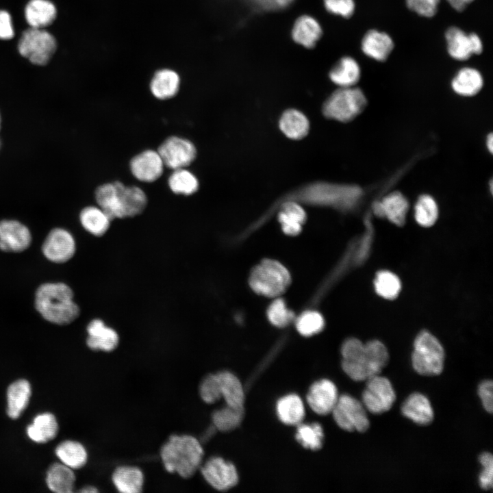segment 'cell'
<instances>
[{"mask_svg": "<svg viewBox=\"0 0 493 493\" xmlns=\"http://www.w3.org/2000/svg\"><path fill=\"white\" fill-rule=\"evenodd\" d=\"M341 354L342 370L356 381L379 375L389 360L386 347L377 340L364 344L356 338L347 339L342 344Z\"/></svg>", "mask_w": 493, "mask_h": 493, "instance_id": "1", "label": "cell"}, {"mask_svg": "<svg viewBox=\"0 0 493 493\" xmlns=\"http://www.w3.org/2000/svg\"><path fill=\"white\" fill-rule=\"evenodd\" d=\"M203 455L201 442L189 434L170 435L160 452L164 468L184 479L192 477L200 468Z\"/></svg>", "mask_w": 493, "mask_h": 493, "instance_id": "2", "label": "cell"}, {"mask_svg": "<svg viewBox=\"0 0 493 493\" xmlns=\"http://www.w3.org/2000/svg\"><path fill=\"white\" fill-rule=\"evenodd\" d=\"M35 307L44 319L60 325L71 323L80 312L73 290L61 282L40 285L35 294Z\"/></svg>", "mask_w": 493, "mask_h": 493, "instance_id": "3", "label": "cell"}, {"mask_svg": "<svg viewBox=\"0 0 493 493\" xmlns=\"http://www.w3.org/2000/svg\"><path fill=\"white\" fill-rule=\"evenodd\" d=\"M290 282V275L285 266L277 261L266 259L251 271L249 284L260 295L273 297L283 293Z\"/></svg>", "mask_w": 493, "mask_h": 493, "instance_id": "4", "label": "cell"}, {"mask_svg": "<svg viewBox=\"0 0 493 493\" xmlns=\"http://www.w3.org/2000/svg\"><path fill=\"white\" fill-rule=\"evenodd\" d=\"M444 351L438 340L428 331L416 338L412 364L416 372L425 376L440 375L444 368Z\"/></svg>", "mask_w": 493, "mask_h": 493, "instance_id": "5", "label": "cell"}, {"mask_svg": "<svg viewBox=\"0 0 493 493\" xmlns=\"http://www.w3.org/2000/svg\"><path fill=\"white\" fill-rule=\"evenodd\" d=\"M362 194L357 186L317 184L307 188L301 197L309 203L346 210L354 206Z\"/></svg>", "mask_w": 493, "mask_h": 493, "instance_id": "6", "label": "cell"}, {"mask_svg": "<svg viewBox=\"0 0 493 493\" xmlns=\"http://www.w3.org/2000/svg\"><path fill=\"white\" fill-rule=\"evenodd\" d=\"M366 104V98L359 88L340 87L325 101L323 113L329 118L347 122L361 114Z\"/></svg>", "mask_w": 493, "mask_h": 493, "instance_id": "7", "label": "cell"}, {"mask_svg": "<svg viewBox=\"0 0 493 493\" xmlns=\"http://www.w3.org/2000/svg\"><path fill=\"white\" fill-rule=\"evenodd\" d=\"M54 36L44 28L29 27L22 34L18 43L19 53L38 66L47 64L56 50Z\"/></svg>", "mask_w": 493, "mask_h": 493, "instance_id": "8", "label": "cell"}, {"mask_svg": "<svg viewBox=\"0 0 493 493\" xmlns=\"http://www.w3.org/2000/svg\"><path fill=\"white\" fill-rule=\"evenodd\" d=\"M339 427L347 431L364 432L370 426L366 408L354 397L342 394L331 412Z\"/></svg>", "mask_w": 493, "mask_h": 493, "instance_id": "9", "label": "cell"}, {"mask_svg": "<svg viewBox=\"0 0 493 493\" xmlns=\"http://www.w3.org/2000/svg\"><path fill=\"white\" fill-rule=\"evenodd\" d=\"M157 151L164 166L172 170L187 168L194 161L197 154V148L191 140L177 136L166 138Z\"/></svg>", "mask_w": 493, "mask_h": 493, "instance_id": "10", "label": "cell"}, {"mask_svg": "<svg viewBox=\"0 0 493 493\" xmlns=\"http://www.w3.org/2000/svg\"><path fill=\"white\" fill-rule=\"evenodd\" d=\"M367 381L362 394L364 407L375 414L388 411L396 400V394L390 380L377 375Z\"/></svg>", "mask_w": 493, "mask_h": 493, "instance_id": "11", "label": "cell"}, {"mask_svg": "<svg viewBox=\"0 0 493 493\" xmlns=\"http://www.w3.org/2000/svg\"><path fill=\"white\" fill-rule=\"evenodd\" d=\"M444 37L447 52L454 60L465 61L483 51L482 40L476 33L468 34L461 28L453 26L446 29Z\"/></svg>", "mask_w": 493, "mask_h": 493, "instance_id": "12", "label": "cell"}, {"mask_svg": "<svg viewBox=\"0 0 493 493\" xmlns=\"http://www.w3.org/2000/svg\"><path fill=\"white\" fill-rule=\"evenodd\" d=\"M206 482L218 491H225L238 482V475L234 465L220 457H212L199 468Z\"/></svg>", "mask_w": 493, "mask_h": 493, "instance_id": "13", "label": "cell"}, {"mask_svg": "<svg viewBox=\"0 0 493 493\" xmlns=\"http://www.w3.org/2000/svg\"><path fill=\"white\" fill-rule=\"evenodd\" d=\"M76 244L73 235L63 228L50 231L42 246L43 255L54 263H64L73 257Z\"/></svg>", "mask_w": 493, "mask_h": 493, "instance_id": "14", "label": "cell"}, {"mask_svg": "<svg viewBox=\"0 0 493 493\" xmlns=\"http://www.w3.org/2000/svg\"><path fill=\"white\" fill-rule=\"evenodd\" d=\"M164 164L157 150L146 149L134 155L129 162L132 175L138 181L151 183L163 174Z\"/></svg>", "mask_w": 493, "mask_h": 493, "instance_id": "15", "label": "cell"}, {"mask_svg": "<svg viewBox=\"0 0 493 493\" xmlns=\"http://www.w3.org/2000/svg\"><path fill=\"white\" fill-rule=\"evenodd\" d=\"M31 242L29 228L17 220H0V250L19 253L26 250Z\"/></svg>", "mask_w": 493, "mask_h": 493, "instance_id": "16", "label": "cell"}, {"mask_svg": "<svg viewBox=\"0 0 493 493\" xmlns=\"http://www.w3.org/2000/svg\"><path fill=\"white\" fill-rule=\"evenodd\" d=\"M338 397L336 385L325 379L311 385L307 394V402L313 412L323 416L331 413Z\"/></svg>", "mask_w": 493, "mask_h": 493, "instance_id": "17", "label": "cell"}, {"mask_svg": "<svg viewBox=\"0 0 493 493\" xmlns=\"http://www.w3.org/2000/svg\"><path fill=\"white\" fill-rule=\"evenodd\" d=\"M125 184L119 181L99 186L94 192L97 205L112 219L123 218L122 191Z\"/></svg>", "mask_w": 493, "mask_h": 493, "instance_id": "18", "label": "cell"}, {"mask_svg": "<svg viewBox=\"0 0 493 493\" xmlns=\"http://www.w3.org/2000/svg\"><path fill=\"white\" fill-rule=\"evenodd\" d=\"M87 346L92 350L110 352L118 344L117 332L100 319L90 321L87 327Z\"/></svg>", "mask_w": 493, "mask_h": 493, "instance_id": "19", "label": "cell"}, {"mask_svg": "<svg viewBox=\"0 0 493 493\" xmlns=\"http://www.w3.org/2000/svg\"><path fill=\"white\" fill-rule=\"evenodd\" d=\"M394 41L389 34L377 29H370L361 42L362 52L378 62H385L394 49Z\"/></svg>", "mask_w": 493, "mask_h": 493, "instance_id": "20", "label": "cell"}, {"mask_svg": "<svg viewBox=\"0 0 493 493\" xmlns=\"http://www.w3.org/2000/svg\"><path fill=\"white\" fill-rule=\"evenodd\" d=\"M408 209L407 200L399 192H392L373 205V212L377 216L387 218L399 226L405 223Z\"/></svg>", "mask_w": 493, "mask_h": 493, "instance_id": "21", "label": "cell"}, {"mask_svg": "<svg viewBox=\"0 0 493 493\" xmlns=\"http://www.w3.org/2000/svg\"><path fill=\"white\" fill-rule=\"evenodd\" d=\"M322 34L323 29L318 21L308 14L298 17L291 31L292 40L296 44L307 49L314 47Z\"/></svg>", "mask_w": 493, "mask_h": 493, "instance_id": "22", "label": "cell"}, {"mask_svg": "<svg viewBox=\"0 0 493 493\" xmlns=\"http://www.w3.org/2000/svg\"><path fill=\"white\" fill-rule=\"evenodd\" d=\"M179 74L170 68L157 71L153 75L149 88L152 95L159 100L170 99L175 97L180 88Z\"/></svg>", "mask_w": 493, "mask_h": 493, "instance_id": "23", "label": "cell"}, {"mask_svg": "<svg viewBox=\"0 0 493 493\" xmlns=\"http://www.w3.org/2000/svg\"><path fill=\"white\" fill-rule=\"evenodd\" d=\"M403 415L420 425L430 424L434 417L433 409L429 400L421 393L410 394L401 407Z\"/></svg>", "mask_w": 493, "mask_h": 493, "instance_id": "24", "label": "cell"}, {"mask_svg": "<svg viewBox=\"0 0 493 493\" xmlns=\"http://www.w3.org/2000/svg\"><path fill=\"white\" fill-rule=\"evenodd\" d=\"M112 481L120 492L138 493L143 488L144 475L136 466H120L113 471Z\"/></svg>", "mask_w": 493, "mask_h": 493, "instance_id": "25", "label": "cell"}, {"mask_svg": "<svg viewBox=\"0 0 493 493\" xmlns=\"http://www.w3.org/2000/svg\"><path fill=\"white\" fill-rule=\"evenodd\" d=\"M25 17L30 27L45 28L55 20L57 10L49 0H30L25 8Z\"/></svg>", "mask_w": 493, "mask_h": 493, "instance_id": "26", "label": "cell"}, {"mask_svg": "<svg viewBox=\"0 0 493 493\" xmlns=\"http://www.w3.org/2000/svg\"><path fill=\"white\" fill-rule=\"evenodd\" d=\"M329 76L331 81L339 87H352L360 78L361 68L355 58L344 56L331 68Z\"/></svg>", "mask_w": 493, "mask_h": 493, "instance_id": "27", "label": "cell"}, {"mask_svg": "<svg viewBox=\"0 0 493 493\" xmlns=\"http://www.w3.org/2000/svg\"><path fill=\"white\" fill-rule=\"evenodd\" d=\"M31 396V386L25 379H19L8 388L7 414L12 419L18 418L27 407Z\"/></svg>", "mask_w": 493, "mask_h": 493, "instance_id": "28", "label": "cell"}, {"mask_svg": "<svg viewBox=\"0 0 493 493\" xmlns=\"http://www.w3.org/2000/svg\"><path fill=\"white\" fill-rule=\"evenodd\" d=\"M220 383L222 398L226 405L233 407H244V392L238 378L229 371L216 373Z\"/></svg>", "mask_w": 493, "mask_h": 493, "instance_id": "29", "label": "cell"}, {"mask_svg": "<svg viewBox=\"0 0 493 493\" xmlns=\"http://www.w3.org/2000/svg\"><path fill=\"white\" fill-rule=\"evenodd\" d=\"M483 79L481 73L475 68L464 67L458 71L451 81L453 90L458 94L470 97L482 88Z\"/></svg>", "mask_w": 493, "mask_h": 493, "instance_id": "30", "label": "cell"}, {"mask_svg": "<svg viewBox=\"0 0 493 493\" xmlns=\"http://www.w3.org/2000/svg\"><path fill=\"white\" fill-rule=\"evenodd\" d=\"M276 410L281 422L288 425H298L305 417L304 404L300 396L295 394L279 399Z\"/></svg>", "mask_w": 493, "mask_h": 493, "instance_id": "31", "label": "cell"}, {"mask_svg": "<svg viewBox=\"0 0 493 493\" xmlns=\"http://www.w3.org/2000/svg\"><path fill=\"white\" fill-rule=\"evenodd\" d=\"M75 475L73 469L59 463L52 464L47 470L46 483L49 490L56 493H71Z\"/></svg>", "mask_w": 493, "mask_h": 493, "instance_id": "32", "label": "cell"}, {"mask_svg": "<svg viewBox=\"0 0 493 493\" xmlns=\"http://www.w3.org/2000/svg\"><path fill=\"white\" fill-rule=\"evenodd\" d=\"M58 425L55 417L46 412L36 416L33 422L27 428L28 437L36 443H45L53 440L57 435Z\"/></svg>", "mask_w": 493, "mask_h": 493, "instance_id": "33", "label": "cell"}, {"mask_svg": "<svg viewBox=\"0 0 493 493\" xmlns=\"http://www.w3.org/2000/svg\"><path fill=\"white\" fill-rule=\"evenodd\" d=\"M79 221L85 230L95 236H101L108 230L112 219L98 205L84 207L79 213Z\"/></svg>", "mask_w": 493, "mask_h": 493, "instance_id": "34", "label": "cell"}, {"mask_svg": "<svg viewBox=\"0 0 493 493\" xmlns=\"http://www.w3.org/2000/svg\"><path fill=\"white\" fill-rule=\"evenodd\" d=\"M55 454L63 464L72 469L82 468L88 460L85 447L73 440L61 442L55 448Z\"/></svg>", "mask_w": 493, "mask_h": 493, "instance_id": "35", "label": "cell"}, {"mask_svg": "<svg viewBox=\"0 0 493 493\" xmlns=\"http://www.w3.org/2000/svg\"><path fill=\"white\" fill-rule=\"evenodd\" d=\"M167 182L170 190L179 195H192L197 192L199 187L197 177L187 168L173 170Z\"/></svg>", "mask_w": 493, "mask_h": 493, "instance_id": "36", "label": "cell"}, {"mask_svg": "<svg viewBox=\"0 0 493 493\" xmlns=\"http://www.w3.org/2000/svg\"><path fill=\"white\" fill-rule=\"evenodd\" d=\"M305 219V211L294 202L286 203L279 215V220L283 232L290 236H296L301 231Z\"/></svg>", "mask_w": 493, "mask_h": 493, "instance_id": "37", "label": "cell"}, {"mask_svg": "<svg viewBox=\"0 0 493 493\" xmlns=\"http://www.w3.org/2000/svg\"><path fill=\"white\" fill-rule=\"evenodd\" d=\"M147 205L144 191L136 186H125L122 192V207L124 218L141 214Z\"/></svg>", "mask_w": 493, "mask_h": 493, "instance_id": "38", "label": "cell"}, {"mask_svg": "<svg viewBox=\"0 0 493 493\" xmlns=\"http://www.w3.org/2000/svg\"><path fill=\"white\" fill-rule=\"evenodd\" d=\"M279 126L281 131L292 139H301L305 137L309 130L307 118L296 110L285 112L281 117Z\"/></svg>", "mask_w": 493, "mask_h": 493, "instance_id": "39", "label": "cell"}, {"mask_svg": "<svg viewBox=\"0 0 493 493\" xmlns=\"http://www.w3.org/2000/svg\"><path fill=\"white\" fill-rule=\"evenodd\" d=\"M244 417V407L227 405L214 411L212 415L214 427L220 431L227 432L237 428Z\"/></svg>", "mask_w": 493, "mask_h": 493, "instance_id": "40", "label": "cell"}, {"mask_svg": "<svg viewBox=\"0 0 493 493\" xmlns=\"http://www.w3.org/2000/svg\"><path fill=\"white\" fill-rule=\"evenodd\" d=\"M295 437L304 448L316 451L323 446L324 433L319 423L314 422L310 425L300 423L298 425Z\"/></svg>", "mask_w": 493, "mask_h": 493, "instance_id": "41", "label": "cell"}, {"mask_svg": "<svg viewBox=\"0 0 493 493\" xmlns=\"http://www.w3.org/2000/svg\"><path fill=\"white\" fill-rule=\"evenodd\" d=\"M414 210L416 220L423 227L433 225L438 218V205L429 195L420 196L416 203Z\"/></svg>", "mask_w": 493, "mask_h": 493, "instance_id": "42", "label": "cell"}, {"mask_svg": "<svg viewBox=\"0 0 493 493\" xmlns=\"http://www.w3.org/2000/svg\"><path fill=\"white\" fill-rule=\"evenodd\" d=\"M374 284L376 292L386 299H394L401 290L398 277L387 270L379 271L377 274Z\"/></svg>", "mask_w": 493, "mask_h": 493, "instance_id": "43", "label": "cell"}, {"mask_svg": "<svg viewBox=\"0 0 493 493\" xmlns=\"http://www.w3.org/2000/svg\"><path fill=\"white\" fill-rule=\"evenodd\" d=\"M324 327L322 315L313 310L302 313L296 320V328L299 333L305 336H310L320 332Z\"/></svg>", "mask_w": 493, "mask_h": 493, "instance_id": "44", "label": "cell"}, {"mask_svg": "<svg viewBox=\"0 0 493 493\" xmlns=\"http://www.w3.org/2000/svg\"><path fill=\"white\" fill-rule=\"evenodd\" d=\"M267 315L269 321L276 327H283L294 319V313L288 309L283 300L277 299L268 307Z\"/></svg>", "mask_w": 493, "mask_h": 493, "instance_id": "45", "label": "cell"}, {"mask_svg": "<svg viewBox=\"0 0 493 493\" xmlns=\"http://www.w3.org/2000/svg\"><path fill=\"white\" fill-rule=\"evenodd\" d=\"M199 395L207 404H213L222 399L220 383L216 374H210L205 377L199 385Z\"/></svg>", "mask_w": 493, "mask_h": 493, "instance_id": "46", "label": "cell"}, {"mask_svg": "<svg viewBox=\"0 0 493 493\" xmlns=\"http://www.w3.org/2000/svg\"><path fill=\"white\" fill-rule=\"evenodd\" d=\"M440 0H405L407 7L418 15L431 18L438 12Z\"/></svg>", "mask_w": 493, "mask_h": 493, "instance_id": "47", "label": "cell"}, {"mask_svg": "<svg viewBox=\"0 0 493 493\" xmlns=\"http://www.w3.org/2000/svg\"><path fill=\"white\" fill-rule=\"evenodd\" d=\"M323 5L328 12L343 18H350L355 9L354 0H323Z\"/></svg>", "mask_w": 493, "mask_h": 493, "instance_id": "48", "label": "cell"}, {"mask_svg": "<svg viewBox=\"0 0 493 493\" xmlns=\"http://www.w3.org/2000/svg\"><path fill=\"white\" fill-rule=\"evenodd\" d=\"M479 462L483 466V470L479 477L480 487L485 490L492 488L493 482V457L490 453L485 452L480 455Z\"/></svg>", "mask_w": 493, "mask_h": 493, "instance_id": "49", "label": "cell"}, {"mask_svg": "<svg viewBox=\"0 0 493 493\" xmlns=\"http://www.w3.org/2000/svg\"><path fill=\"white\" fill-rule=\"evenodd\" d=\"M493 383L491 380L482 381L478 387V394L481 400L482 405L489 413L493 410Z\"/></svg>", "mask_w": 493, "mask_h": 493, "instance_id": "50", "label": "cell"}, {"mask_svg": "<svg viewBox=\"0 0 493 493\" xmlns=\"http://www.w3.org/2000/svg\"><path fill=\"white\" fill-rule=\"evenodd\" d=\"M14 31L12 17L5 10H0V39L10 40L14 37Z\"/></svg>", "mask_w": 493, "mask_h": 493, "instance_id": "51", "label": "cell"}, {"mask_svg": "<svg viewBox=\"0 0 493 493\" xmlns=\"http://www.w3.org/2000/svg\"><path fill=\"white\" fill-rule=\"evenodd\" d=\"M456 11L462 12L475 0H446Z\"/></svg>", "mask_w": 493, "mask_h": 493, "instance_id": "52", "label": "cell"}, {"mask_svg": "<svg viewBox=\"0 0 493 493\" xmlns=\"http://www.w3.org/2000/svg\"><path fill=\"white\" fill-rule=\"evenodd\" d=\"M253 3L263 10H276L275 0H251Z\"/></svg>", "mask_w": 493, "mask_h": 493, "instance_id": "53", "label": "cell"}, {"mask_svg": "<svg viewBox=\"0 0 493 493\" xmlns=\"http://www.w3.org/2000/svg\"><path fill=\"white\" fill-rule=\"evenodd\" d=\"M294 0H275L276 10L283 9L290 5Z\"/></svg>", "mask_w": 493, "mask_h": 493, "instance_id": "54", "label": "cell"}, {"mask_svg": "<svg viewBox=\"0 0 493 493\" xmlns=\"http://www.w3.org/2000/svg\"><path fill=\"white\" fill-rule=\"evenodd\" d=\"M79 492L81 493H94L97 492L98 490L94 486L87 485L81 488Z\"/></svg>", "mask_w": 493, "mask_h": 493, "instance_id": "55", "label": "cell"}, {"mask_svg": "<svg viewBox=\"0 0 493 493\" xmlns=\"http://www.w3.org/2000/svg\"><path fill=\"white\" fill-rule=\"evenodd\" d=\"M487 147L488 148L490 153H492L493 149V136L492 134H490L487 138Z\"/></svg>", "mask_w": 493, "mask_h": 493, "instance_id": "56", "label": "cell"}, {"mask_svg": "<svg viewBox=\"0 0 493 493\" xmlns=\"http://www.w3.org/2000/svg\"><path fill=\"white\" fill-rule=\"evenodd\" d=\"M1 113H0V128H1Z\"/></svg>", "mask_w": 493, "mask_h": 493, "instance_id": "57", "label": "cell"}, {"mask_svg": "<svg viewBox=\"0 0 493 493\" xmlns=\"http://www.w3.org/2000/svg\"><path fill=\"white\" fill-rule=\"evenodd\" d=\"M0 148H1V141H0Z\"/></svg>", "mask_w": 493, "mask_h": 493, "instance_id": "58", "label": "cell"}]
</instances>
